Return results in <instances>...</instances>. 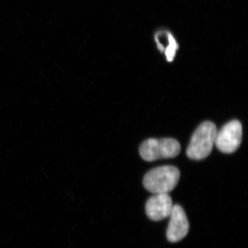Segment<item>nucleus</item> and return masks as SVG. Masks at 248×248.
<instances>
[{"mask_svg":"<svg viewBox=\"0 0 248 248\" xmlns=\"http://www.w3.org/2000/svg\"><path fill=\"white\" fill-rule=\"evenodd\" d=\"M217 129L211 122L201 124L192 135L187 147V156L191 159L202 160L208 156L213 151Z\"/></svg>","mask_w":248,"mask_h":248,"instance_id":"nucleus-1","label":"nucleus"},{"mask_svg":"<svg viewBox=\"0 0 248 248\" xmlns=\"http://www.w3.org/2000/svg\"><path fill=\"white\" fill-rule=\"evenodd\" d=\"M180 178L179 169L172 166L155 168L143 179L145 188L152 193L169 194L177 186Z\"/></svg>","mask_w":248,"mask_h":248,"instance_id":"nucleus-2","label":"nucleus"},{"mask_svg":"<svg viewBox=\"0 0 248 248\" xmlns=\"http://www.w3.org/2000/svg\"><path fill=\"white\" fill-rule=\"evenodd\" d=\"M181 151L180 143L172 138L149 139L140 147L142 159L147 161L169 159L178 156Z\"/></svg>","mask_w":248,"mask_h":248,"instance_id":"nucleus-3","label":"nucleus"},{"mask_svg":"<svg viewBox=\"0 0 248 248\" xmlns=\"http://www.w3.org/2000/svg\"><path fill=\"white\" fill-rule=\"evenodd\" d=\"M242 125L237 120L228 122L217 131L215 144L223 153H234L242 141Z\"/></svg>","mask_w":248,"mask_h":248,"instance_id":"nucleus-4","label":"nucleus"},{"mask_svg":"<svg viewBox=\"0 0 248 248\" xmlns=\"http://www.w3.org/2000/svg\"><path fill=\"white\" fill-rule=\"evenodd\" d=\"M170 221L166 236L170 242L176 243L186 237L190 230L188 219L184 209L179 205H174L170 215Z\"/></svg>","mask_w":248,"mask_h":248,"instance_id":"nucleus-5","label":"nucleus"},{"mask_svg":"<svg viewBox=\"0 0 248 248\" xmlns=\"http://www.w3.org/2000/svg\"><path fill=\"white\" fill-rule=\"evenodd\" d=\"M173 206L172 198L169 194H155L147 202V216L153 221H162L170 217Z\"/></svg>","mask_w":248,"mask_h":248,"instance_id":"nucleus-6","label":"nucleus"},{"mask_svg":"<svg viewBox=\"0 0 248 248\" xmlns=\"http://www.w3.org/2000/svg\"><path fill=\"white\" fill-rule=\"evenodd\" d=\"M153 39L156 48L164 54L167 62L174 61L179 49V44L172 32L166 29H160L155 31Z\"/></svg>","mask_w":248,"mask_h":248,"instance_id":"nucleus-7","label":"nucleus"}]
</instances>
